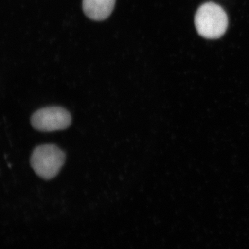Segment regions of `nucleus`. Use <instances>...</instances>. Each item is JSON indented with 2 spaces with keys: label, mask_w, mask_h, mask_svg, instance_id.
I'll return each instance as SVG.
<instances>
[{
  "label": "nucleus",
  "mask_w": 249,
  "mask_h": 249,
  "mask_svg": "<svg viewBox=\"0 0 249 249\" xmlns=\"http://www.w3.org/2000/svg\"><path fill=\"white\" fill-rule=\"evenodd\" d=\"M195 25L198 34L207 39H218L225 34L229 19L225 11L214 2L201 5L195 16Z\"/></svg>",
  "instance_id": "f257e3e1"
},
{
  "label": "nucleus",
  "mask_w": 249,
  "mask_h": 249,
  "mask_svg": "<svg viewBox=\"0 0 249 249\" xmlns=\"http://www.w3.org/2000/svg\"><path fill=\"white\" fill-rule=\"evenodd\" d=\"M65 152L53 144L39 145L33 152L31 164L41 178H53L61 170L65 161Z\"/></svg>",
  "instance_id": "f03ea898"
},
{
  "label": "nucleus",
  "mask_w": 249,
  "mask_h": 249,
  "mask_svg": "<svg viewBox=\"0 0 249 249\" xmlns=\"http://www.w3.org/2000/svg\"><path fill=\"white\" fill-rule=\"evenodd\" d=\"M31 122L33 127L40 132H54L70 127L71 116L65 108L53 106L36 111Z\"/></svg>",
  "instance_id": "7ed1b4c3"
},
{
  "label": "nucleus",
  "mask_w": 249,
  "mask_h": 249,
  "mask_svg": "<svg viewBox=\"0 0 249 249\" xmlns=\"http://www.w3.org/2000/svg\"><path fill=\"white\" fill-rule=\"evenodd\" d=\"M116 0H83L85 15L95 21L107 19L114 10Z\"/></svg>",
  "instance_id": "20e7f679"
}]
</instances>
